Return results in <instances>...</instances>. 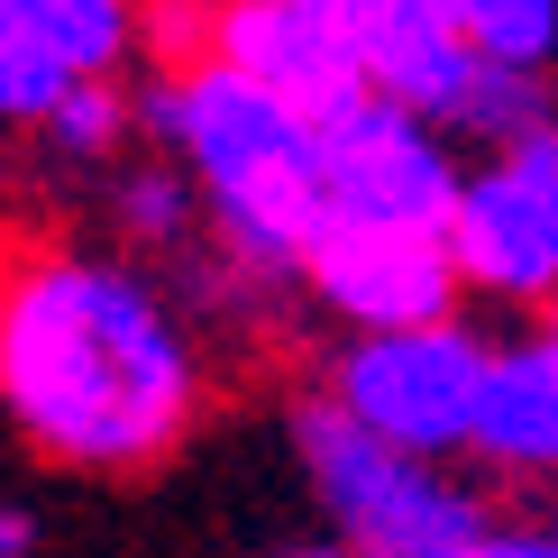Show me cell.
I'll use <instances>...</instances> for the list:
<instances>
[{"mask_svg":"<svg viewBox=\"0 0 558 558\" xmlns=\"http://www.w3.org/2000/svg\"><path fill=\"white\" fill-rule=\"evenodd\" d=\"M0 412L46 468L137 476L193 430L202 348L137 266L10 239L0 247Z\"/></svg>","mask_w":558,"mask_h":558,"instance_id":"6da1fadb","label":"cell"},{"mask_svg":"<svg viewBox=\"0 0 558 558\" xmlns=\"http://www.w3.org/2000/svg\"><path fill=\"white\" fill-rule=\"evenodd\" d=\"M156 46H166V74L147 83V129L193 174L220 247L257 275H302V257L330 229V211H320V129L293 120L247 74H229L202 37V19H166Z\"/></svg>","mask_w":558,"mask_h":558,"instance_id":"7a4b0ae2","label":"cell"},{"mask_svg":"<svg viewBox=\"0 0 558 558\" xmlns=\"http://www.w3.org/2000/svg\"><path fill=\"white\" fill-rule=\"evenodd\" d=\"M293 439H302V468H312L320 513L339 522L348 558H476V541L495 531L468 485L366 439L330 393L293 412Z\"/></svg>","mask_w":558,"mask_h":558,"instance_id":"3957f363","label":"cell"},{"mask_svg":"<svg viewBox=\"0 0 558 558\" xmlns=\"http://www.w3.org/2000/svg\"><path fill=\"white\" fill-rule=\"evenodd\" d=\"M485 357L495 348L468 339L458 320L439 330H403V339H348L330 366V403L357 422L366 439L403 458H449L476 439V393H485Z\"/></svg>","mask_w":558,"mask_h":558,"instance_id":"277c9868","label":"cell"},{"mask_svg":"<svg viewBox=\"0 0 558 558\" xmlns=\"http://www.w3.org/2000/svg\"><path fill=\"white\" fill-rule=\"evenodd\" d=\"M458 193H468V174L439 147V129L393 101H357L320 129V211H330V229L449 239Z\"/></svg>","mask_w":558,"mask_h":558,"instance_id":"5b68a950","label":"cell"},{"mask_svg":"<svg viewBox=\"0 0 558 558\" xmlns=\"http://www.w3.org/2000/svg\"><path fill=\"white\" fill-rule=\"evenodd\" d=\"M202 37H211V56L229 74L275 92L312 129L376 101L366 92V56H357V0H229V10L202 19Z\"/></svg>","mask_w":558,"mask_h":558,"instance_id":"8992f818","label":"cell"},{"mask_svg":"<svg viewBox=\"0 0 558 558\" xmlns=\"http://www.w3.org/2000/svg\"><path fill=\"white\" fill-rule=\"evenodd\" d=\"M449 266L458 284L504 302L558 293V129L485 156V174H468V193L449 211Z\"/></svg>","mask_w":558,"mask_h":558,"instance_id":"52a82bcc","label":"cell"},{"mask_svg":"<svg viewBox=\"0 0 558 558\" xmlns=\"http://www.w3.org/2000/svg\"><path fill=\"white\" fill-rule=\"evenodd\" d=\"M137 10L120 0H0V129H46L83 83H120Z\"/></svg>","mask_w":558,"mask_h":558,"instance_id":"ba28073f","label":"cell"},{"mask_svg":"<svg viewBox=\"0 0 558 558\" xmlns=\"http://www.w3.org/2000/svg\"><path fill=\"white\" fill-rule=\"evenodd\" d=\"M302 284L339 320H357V339L439 330L458 312L449 239H393V229H320V247L302 257Z\"/></svg>","mask_w":558,"mask_h":558,"instance_id":"9c48e42d","label":"cell"},{"mask_svg":"<svg viewBox=\"0 0 558 558\" xmlns=\"http://www.w3.org/2000/svg\"><path fill=\"white\" fill-rule=\"evenodd\" d=\"M357 56H366V92L412 120H468L485 64L468 28H458V0H357Z\"/></svg>","mask_w":558,"mask_h":558,"instance_id":"30bf717a","label":"cell"},{"mask_svg":"<svg viewBox=\"0 0 558 558\" xmlns=\"http://www.w3.org/2000/svg\"><path fill=\"white\" fill-rule=\"evenodd\" d=\"M476 458L495 468H558V348L522 339L485 357V393H476Z\"/></svg>","mask_w":558,"mask_h":558,"instance_id":"8fae6325","label":"cell"},{"mask_svg":"<svg viewBox=\"0 0 558 558\" xmlns=\"http://www.w3.org/2000/svg\"><path fill=\"white\" fill-rule=\"evenodd\" d=\"M458 28H468L485 74H531L558 56V10L549 0H458Z\"/></svg>","mask_w":558,"mask_h":558,"instance_id":"7c38bea8","label":"cell"},{"mask_svg":"<svg viewBox=\"0 0 558 558\" xmlns=\"http://www.w3.org/2000/svg\"><path fill=\"white\" fill-rule=\"evenodd\" d=\"M110 211H120V229L137 247H183L202 220V193L183 166H129L120 183H110Z\"/></svg>","mask_w":558,"mask_h":558,"instance_id":"4fadbf2b","label":"cell"},{"mask_svg":"<svg viewBox=\"0 0 558 558\" xmlns=\"http://www.w3.org/2000/svg\"><path fill=\"white\" fill-rule=\"evenodd\" d=\"M129 120H137V101L120 83H83L74 101L46 120V137H56L64 156H83V166H101V156H120V137H129Z\"/></svg>","mask_w":558,"mask_h":558,"instance_id":"5bb4252c","label":"cell"},{"mask_svg":"<svg viewBox=\"0 0 558 558\" xmlns=\"http://www.w3.org/2000/svg\"><path fill=\"white\" fill-rule=\"evenodd\" d=\"M476 558H558V531H485Z\"/></svg>","mask_w":558,"mask_h":558,"instance_id":"9a60e30c","label":"cell"},{"mask_svg":"<svg viewBox=\"0 0 558 558\" xmlns=\"http://www.w3.org/2000/svg\"><path fill=\"white\" fill-rule=\"evenodd\" d=\"M37 549V513L28 504H0V558H28Z\"/></svg>","mask_w":558,"mask_h":558,"instance_id":"2e32d148","label":"cell"},{"mask_svg":"<svg viewBox=\"0 0 558 558\" xmlns=\"http://www.w3.org/2000/svg\"><path fill=\"white\" fill-rule=\"evenodd\" d=\"M284 558H348V549H284Z\"/></svg>","mask_w":558,"mask_h":558,"instance_id":"e0dca14e","label":"cell"},{"mask_svg":"<svg viewBox=\"0 0 558 558\" xmlns=\"http://www.w3.org/2000/svg\"><path fill=\"white\" fill-rule=\"evenodd\" d=\"M549 348H558V320H549Z\"/></svg>","mask_w":558,"mask_h":558,"instance_id":"ac0fdd59","label":"cell"}]
</instances>
